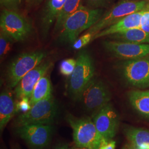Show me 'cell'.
<instances>
[{
  "instance_id": "6da1fadb",
  "label": "cell",
  "mask_w": 149,
  "mask_h": 149,
  "mask_svg": "<svg viewBox=\"0 0 149 149\" xmlns=\"http://www.w3.org/2000/svg\"><path fill=\"white\" fill-rule=\"evenodd\" d=\"M103 15L101 8H91L82 5L64 22L58 37L59 42L72 44L82 32L94 26Z\"/></svg>"
},
{
  "instance_id": "7a4b0ae2",
  "label": "cell",
  "mask_w": 149,
  "mask_h": 149,
  "mask_svg": "<svg viewBox=\"0 0 149 149\" xmlns=\"http://www.w3.org/2000/svg\"><path fill=\"white\" fill-rule=\"evenodd\" d=\"M76 61L74 71L68 77L66 91L72 100L79 101L83 92L95 78V68L93 59L86 51L80 52Z\"/></svg>"
},
{
  "instance_id": "3957f363",
  "label": "cell",
  "mask_w": 149,
  "mask_h": 149,
  "mask_svg": "<svg viewBox=\"0 0 149 149\" xmlns=\"http://www.w3.org/2000/svg\"><path fill=\"white\" fill-rule=\"evenodd\" d=\"M66 120L72 129L74 145L99 149L106 141L98 133L91 117H76L69 113Z\"/></svg>"
},
{
  "instance_id": "277c9868",
  "label": "cell",
  "mask_w": 149,
  "mask_h": 149,
  "mask_svg": "<svg viewBox=\"0 0 149 149\" xmlns=\"http://www.w3.org/2000/svg\"><path fill=\"white\" fill-rule=\"evenodd\" d=\"M149 0H120L102 16L96 24L87 30L94 36L97 33L134 13L149 10Z\"/></svg>"
},
{
  "instance_id": "5b68a950",
  "label": "cell",
  "mask_w": 149,
  "mask_h": 149,
  "mask_svg": "<svg viewBox=\"0 0 149 149\" xmlns=\"http://www.w3.org/2000/svg\"><path fill=\"white\" fill-rule=\"evenodd\" d=\"M58 112L53 95L38 101L25 113H21L13 122L15 128L29 124L52 125Z\"/></svg>"
},
{
  "instance_id": "8992f818",
  "label": "cell",
  "mask_w": 149,
  "mask_h": 149,
  "mask_svg": "<svg viewBox=\"0 0 149 149\" xmlns=\"http://www.w3.org/2000/svg\"><path fill=\"white\" fill-rule=\"evenodd\" d=\"M47 53L42 50H37L21 54L9 65L6 72V80L9 88L15 87L22 79L42 63Z\"/></svg>"
},
{
  "instance_id": "52a82bcc",
  "label": "cell",
  "mask_w": 149,
  "mask_h": 149,
  "mask_svg": "<svg viewBox=\"0 0 149 149\" xmlns=\"http://www.w3.org/2000/svg\"><path fill=\"white\" fill-rule=\"evenodd\" d=\"M111 100V93L107 86L101 80L94 78L83 92L79 101L92 116L109 103Z\"/></svg>"
},
{
  "instance_id": "ba28073f",
  "label": "cell",
  "mask_w": 149,
  "mask_h": 149,
  "mask_svg": "<svg viewBox=\"0 0 149 149\" xmlns=\"http://www.w3.org/2000/svg\"><path fill=\"white\" fill-rule=\"evenodd\" d=\"M0 27L15 42L25 40L32 32L31 24L27 19L17 11L6 8L1 13Z\"/></svg>"
},
{
  "instance_id": "9c48e42d",
  "label": "cell",
  "mask_w": 149,
  "mask_h": 149,
  "mask_svg": "<svg viewBox=\"0 0 149 149\" xmlns=\"http://www.w3.org/2000/svg\"><path fill=\"white\" fill-rule=\"evenodd\" d=\"M16 133L32 149H44L50 144L53 127L48 124H29L16 128Z\"/></svg>"
},
{
  "instance_id": "30bf717a",
  "label": "cell",
  "mask_w": 149,
  "mask_h": 149,
  "mask_svg": "<svg viewBox=\"0 0 149 149\" xmlns=\"http://www.w3.org/2000/svg\"><path fill=\"white\" fill-rule=\"evenodd\" d=\"M122 72L130 85L139 88L149 87V58L125 61L123 64Z\"/></svg>"
},
{
  "instance_id": "8fae6325",
  "label": "cell",
  "mask_w": 149,
  "mask_h": 149,
  "mask_svg": "<svg viewBox=\"0 0 149 149\" xmlns=\"http://www.w3.org/2000/svg\"><path fill=\"white\" fill-rule=\"evenodd\" d=\"M91 117L103 139L106 141L112 140L119 126V115L112 104L108 103Z\"/></svg>"
},
{
  "instance_id": "7c38bea8",
  "label": "cell",
  "mask_w": 149,
  "mask_h": 149,
  "mask_svg": "<svg viewBox=\"0 0 149 149\" xmlns=\"http://www.w3.org/2000/svg\"><path fill=\"white\" fill-rule=\"evenodd\" d=\"M103 46L109 53L120 59L134 60L145 58L149 55V44H137L109 40L104 41Z\"/></svg>"
},
{
  "instance_id": "4fadbf2b",
  "label": "cell",
  "mask_w": 149,
  "mask_h": 149,
  "mask_svg": "<svg viewBox=\"0 0 149 149\" xmlns=\"http://www.w3.org/2000/svg\"><path fill=\"white\" fill-rule=\"evenodd\" d=\"M53 65L50 61H45L28 72L15 87V93L16 98L19 100L23 97L30 98L38 82L47 74Z\"/></svg>"
},
{
  "instance_id": "5bb4252c",
  "label": "cell",
  "mask_w": 149,
  "mask_h": 149,
  "mask_svg": "<svg viewBox=\"0 0 149 149\" xmlns=\"http://www.w3.org/2000/svg\"><path fill=\"white\" fill-rule=\"evenodd\" d=\"M139 11L125 16L116 23L98 32L92 38V40L106 36H109L118 33L125 32L129 29L140 27V21L144 12Z\"/></svg>"
},
{
  "instance_id": "9a60e30c",
  "label": "cell",
  "mask_w": 149,
  "mask_h": 149,
  "mask_svg": "<svg viewBox=\"0 0 149 149\" xmlns=\"http://www.w3.org/2000/svg\"><path fill=\"white\" fill-rule=\"evenodd\" d=\"M66 0H48L44 6L40 18L42 34L46 37L54 22L56 20Z\"/></svg>"
},
{
  "instance_id": "2e32d148",
  "label": "cell",
  "mask_w": 149,
  "mask_h": 149,
  "mask_svg": "<svg viewBox=\"0 0 149 149\" xmlns=\"http://www.w3.org/2000/svg\"><path fill=\"white\" fill-rule=\"evenodd\" d=\"M16 103L10 91H3L0 95V130L2 132L17 111Z\"/></svg>"
},
{
  "instance_id": "e0dca14e",
  "label": "cell",
  "mask_w": 149,
  "mask_h": 149,
  "mask_svg": "<svg viewBox=\"0 0 149 149\" xmlns=\"http://www.w3.org/2000/svg\"><path fill=\"white\" fill-rule=\"evenodd\" d=\"M113 40L137 44H149V34L140 28H135L109 36Z\"/></svg>"
},
{
  "instance_id": "ac0fdd59",
  "label": "cell",
  "mask_w": 149,
  "mask_h": 149,
  "mask_svg": "<svg viewBox=\"0 0 149 149\" xmlns=\"http://www.w3.org/2000/svg\"><path fill=\"white\" fill-rule=\"evenodd\" d=\"M128 96L134 108L143 117L149 119V90L131 91Z\"/></svg>"
},
{
  "instance_id": "d6986e66",
  "label": "cell",
  "mask_w": 149,
  "mask_h": 149,
  "mask_svg": "<svg viewBox=\"0 0 149 149\" xmlns=\"http://www.w3.org/2000/svg\"><path fill=\"white\" fill-rule=\"evenodd\" d=\"M128 141L136 147L149 149V130L145 128L127 126L123 130Z\"/></svg>"
},
{
  "instance_id": "ffe728a7",
  "label": "cell",
  "mask_w": 149,
  "mask_h": 149,
  "mask_svg": "<svg viewBox=\"0 0 149 149\" xmlns=\"http://www.w3.org/2000/svg\"><path fill=\"white\" fill-rule=\"evenodd\" d=\"M52 95V87L49 77L44 76L35 86L30 97L31 106L38 101L45 99Z\"/></svg>"
},
{
  "instance_id": "44dd1931",
  "label": "cell",
  "mask_w": 149,
  "mask_h": 149,
  "mask_svg": "<svg viewBox=\"0 0 149 149\" xmlns=\"http://www.w3.org/2000/svg\"><path fill=\"white\" fill-rule=\"evenodd\" d=\"M81 2L82 0H66L64 7L55 22V32L60 31L66 19L82 5Z\"/></svg>"
},
{
  "instance_id": "7402d4cb",
  "label": "cell",
  "mask_w": 149,
  "mask_h": 149,
  "mask_svg": "<svg viewBox=\"0 0 149 149\" xmlns=\"http://www.w3.org/2000/svg\"><path fill=\"white\" fill-rule=\"evenodd\" d=\"M15 41L4 32H0V57L3 59L11 50L12 44Z\"/></svg>"
},
{
  "instance_id": "603a6c76",
  "label": "cell",
  "mask_w": 149,
  "mask_h": 149,
  "mask_svg": "<svg viewBox=\"0 0 149 149\" xmlns=\"http://www.w3.org/2000/svg\"><path fill=\"white\" fill-rule=\"evenodd\" d=\"M76 60L72 58L64 59L60 64V72L61 74L69 77L73 71L76 65Z\"/></svg>"
},
{
  "instance_id": "cb8c5ba5",
  "label": "cell",
  "mask_w": 149,
  "mask_h": 149,
  "mask_svg": "<svg viewBox=\"0 0 149 149\" xmlns=\"http://www.w3.org/2000/svg\"><path fill=\"white\" fill-rule=\"evenodd\" d=\"M93 34L91 33L86 32L85 34L82 35L81 37L77 39L74 43L72 44V47L75 50H80L85 47L87 44L92 41Z\"/></svg>"
},
{
  "instance_id": "d4e9b609",
  "label": "cell",
  "mask_w": 149,
  "mask_h": 149,
  "mask_svg": "<svg viewBox=\"0 0 149 149\" xmlns=\"http://www.w3.org/2000/svg\"><path fill=\"white\" fill-rule=\"evenodd\" d=\"M17 112H20L21 113L28 111L31 105L30 103V98L28 97H23L16 103Z\"/></svg>"
},
{
  "instance_id": "484cf974",
  "label": "cell",
  "mask_w": 149,
  "mask_h": 149,
  "mask_svg": "<svg viewBox=\"0 0 149 149\" xmlns=\"http://www.w3.org/2000/svg\"><path fill=\"white\" fill-rule=\"evenodd\" d=\"M86 5L91 8H100L109 2L110 0H84Z\"/></svg>"
},
{
  "instance_id": "4316f807",
  "label": "cell",
  "mask_w": 149,
  "mask_h": 149,
  "mask_svg": "<svg viewBox=\"0 0 149 149\" xmlns=\"http://www.w3.org/2000/svg\"><path fill=\"white\" fill-rule=\"evenodd\" d=\"M19 1L20 0H0L1 5L6 9L15 11H17Z\"/></svg>"
},
{
  "instance_id": "83f0119b",
  "label": "cell",
  "mask_w": 149,
  "mask_h": 149,
  "mask_svg": "<svg viewBox=\"0 0 149 149\" xmlns=\"http://www.w3.org/2000/svg\"><path fill=\"white\" fill-rule=\"evenodd\" d=\"M140 28L149 34V10L145 11L142 15Z\"/></svg>"
},
{
  "instance_id": "f1b7e54d",
  "label": "cell",
  "mask_w": 149,
  "mask_h": 149,
  "mask_svg": "<svg viewBox=\"0 0 149 149\" xmlns=\"http://www.w3.org/2000/svg\"><path fill=\"white\" fill-rule=\"evenodd\" d=\"M116 146V142L112 140L109 141H104L99 149H115Z\"/></svg>"
},
{
  "instance_id": "f546056e",
  "label": "cell",
  "mask_w": 149,
  "mask_h": 149,
  "mask_svg": "<svg viewBox=\"0 0 149 149\" xmlns=\"http://www.w3.org/2000/svg\"><path fill=\"white\" fill-rule=\"evenodd\" d=\"M54 149H70L69 145L65 143H59L57 144Z\"/></svg>"
},
{
  "instance_id": "4dcf8cb0",
  "label": "cell",
  "mask_w": 149,
  "mask_h": 149,
  "mask_svg": "<svg viewBox=\"0 0 149 149\" xmlns=\"http://www.w3.org/2000/svg\"><path fill=\"white\" fill-rule=\"evenodd\" d=\"M122 149H136V148L133 144L128 141V143L124 144Z\"/></svg>"
},
{
  "instance_id": "1f68e13d",
  "label": "cell",
  "mask_w": 149,
  "mask_h": 149,
  "mask_svg": "<svg viewBox=\"0 0 149 149\" xmlns=\"http://www.w3.org/2000/svg\"><path fill=\"white\" fill-rule=\"evenodd\" d=\"M70 149H98L96 148H83V147H78L74 145V147L70 148Z\"/></svg>"
},
{
  "instance_id": "d6a6232c",
  "label": "cell",
  "mask_w": 149,
  "mask_h": 149,
  "mask_svg": "<svg viewBox=\"0 0 149 149\" xmlns=\"http://www.w3.org/2000/svg\"><path fill=\"white\" fill-rule=\"evenodd\" d=\"M43 0H30V1L32 2L33 5H38Z\"/></svg>"
},
{
  "instance_id": "836d02e7",
  "label": "cell",
  "mask_w": 149,
  "mask_h": 149,
  "mask_svg": "<svg viewBox=\"0 0 149 149\" xmlns=\"http://www.w3.org/2000/svg\"><path fill=\"white\" fill-rule=\"evenodd\" d=\"M21 149V148L17 144H15L12 146V149Z\"/></svg>"
},
{
  "instance_id": "e575fe53",
  "label": "cell",
  "mask_w": 149,
  "mask_h": 149,
  "mask_svg": "<svg viewBox=\"0 0 149 149\" xmlns=\"http://www.w3.org/2000/svg\"><path fill=\"white\" fill-rule=\"evenodd\" d=\"M138 1H141V0H138Z\"/></svg>"
}]
</instances>
